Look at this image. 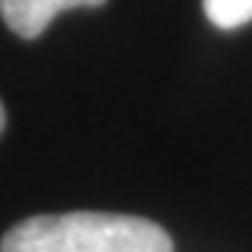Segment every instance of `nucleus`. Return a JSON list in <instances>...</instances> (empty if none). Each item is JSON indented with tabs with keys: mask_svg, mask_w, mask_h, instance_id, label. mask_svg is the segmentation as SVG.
<instances>
[{
	"mask_svg": "<svg viewBox=\"0 0 252 252\" xmlns=\"http://www.w3.org/2000/svg\"><path fill=\"white\" fill-rule=\"evenodd\" d=\"M0 252H174L160 224L124 213H48L20 221Z\"/></svg>",
	"mask_w": 252,
	"mask_h": 252,
	"instance_id": "obj_1",
	"label": "nucleus"
},
{
	"mask_svg": "<svg viewBox=\"0 0 252 252\" xmlns=\"http://www.w3.org/2000/svg\"><path fill=\"white\" fill-rule=\"evenodd\" d=\"M207 20L216 28H241L252 23V0H202Z\"/></svg>",
	"mask_w": 252,
	"mask_h": 252,
	"instance_id": "obj_3",
	"label": "nucleus"
},
{
	"mask_svg": "<svg viewBox=\"0 0 252 252\" xmlns=\"http://www.w3.org/2000/svg\"><path fill=\"white\" fill-rule=\"evenodd\" d=\"M3 126H6V112H3V104H0V132H3Z\"/></svg>",
	"mask_w": 252,
	"mask_h": 252,
	"instance_id": "obj_4",
	"label": "nucleus"
},
{
	"mask_svg": "<svg viewBox=\"0 0 252 252\" xmlns=\"http://www.w3.org/2000/svg\"><path fill=\"white\" fill-rule=\"evenodd\" d=\"M107 0H0V17L23 39H36L59 11L101 6Z\"/></svg>",
	"mask_w": 252,
	"mask_h": 252,
	"instance_id": "obj_2",
	"label": "nucleus"
}]
</instances>
